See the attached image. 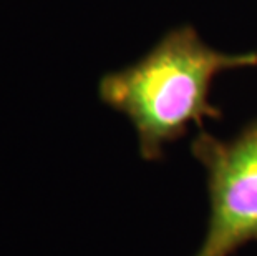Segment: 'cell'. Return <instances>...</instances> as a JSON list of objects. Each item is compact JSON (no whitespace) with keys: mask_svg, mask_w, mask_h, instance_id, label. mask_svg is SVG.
<instances>
[{"mask_svg":"<svg viewBox=\"0 0 257 256\" xmlns=\"http://www.w3.org/2000/svg\"><path fill=\"white\" fill-rule=\"evenodd\" d=\"M245 67H257V52H219L184 25L169 30L136 63L106 73L98 95L135 127L141 158L156 161L166 145L188 133L189 123L202 130L206 118H222L221 108L209 102L212 80Z\"/></svg>","mask_w":257,"mask_h":256,"instance_id":"6da1fadb","label":"cell"},{"mask_svg":"<svg viewBox=\"0 0 257 256\" xmlns=\"http://www.w3.org/2000/svg\"><path fill=\"white\" fill-rule=\"evenodd\" d=\"M191 153L206 170L209 221L194 256H232L257 241V118L231 140L201 132Z\"/></svg>","mask_w":257,"mask_h":256,"instance_id":"7a4b0ae2","label":"cell"}]
</instances>
